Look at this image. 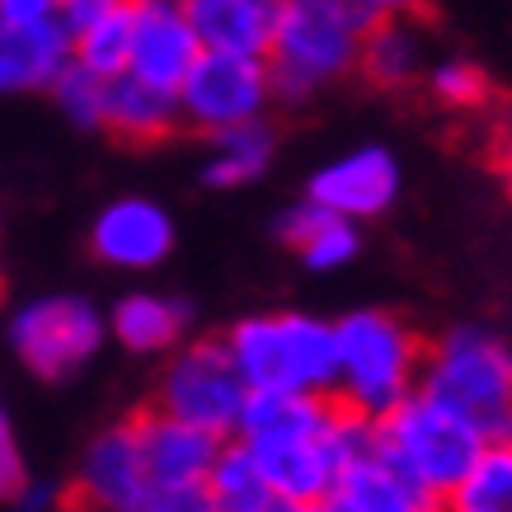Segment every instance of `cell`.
Here are the masks:
<instances>
[{
	"instance_id": "1",
	"label": "cell",
	"mask_w": 512,
	"mask_h": 512,
	"mask_svg": "<svg viewBox=\"0 0 512 512\" xmlns=\"http://www.w3.org/2000/svg\"><path fill=\"white\" fill-rule=\"evenodd\" d=\"M334 357V400L367 423L419 390L423 339L390 311L367 306L334 320Z\"/></svg>"
},
{
	"instance_id": "2",
	"label": "cell",
	"mask_w": 512,
	"mask_h": 512,
	"mask_svg": "<svg viewBox=\"0 0 512 512\" xmlns=\"http://www.w3.org/2000/svg\"><path fill=\"white\" fill-rule=\"evenodd\" d=\"M372 29L348 0H278V24L268 43L273 99L301 104L325 85L357 71L362 33Z\"/></svg>"
},
{
	"instance_id": "3",
	"label": "cell",
	"mask_w": 512,
	"mask_h": 512,
	"mask_svg": "<svg viewBox=\"0 0 512 512\" xmlns=\"http://www.w3.org/2000/svg\"><path fill=\"white\" fill-rule=\"evenodd\" d=\"M221 343L249 390L334 395V320L306 311H264L235 320Z\"/></svg>"
},
{
	"instance_id": "4",
	"label": "cell",
	"mask_w": 512,
	"mask_h": 512,
	"mask_svg": "<svg viewBox=\"0 0 512 512\" xmlns=\"http://www.w3.org/2000/svg\"><path fill=\"white\" fill-rule=\"evenodd\" d=\"M367 447L386 466L400 470L404 480H414L419 489L442 498L466 480V470L480 461L489 437H484L480 423L461 419L456 409L414 390V395H404L395 409H386L372 423V442Z\"/></svg>"
},
{
	"instance_id": "5",
	"label": "cell",
	"mask_w": 512,
	"mask_h": 512,
	"mask_svg": "<svg viewBox=\"0 0 512 512\" xmlns=\"http://www.w3.org/2000/svg\"><path fill=\"white\" fill-rule=\"evenodd\" d=\"M367 442H372V423L348 414V409L329 395L301 428L264 437V442H245V447L254 451V461L264 466L273 494L315 508V503H325V498L334 494L339 475L367 451Z\"/></svg>"
},
{
	"instance_id": "6",
	"label": "cell",
	"mask_w": 512,
	"mask_h": 512,
	"mask_svg": "<svg viewBox=\"0 0 512 512\" xmlns=\"http://www.w3.org/2000/svg\"><path fill=\"white\" fill-rule=\"evenodd\" d=\"M419 390L489 433V423L512 404V348L480 325L447 329L433 348H423Z\"/></svg>"
},
{
	"instance_id": "7",
	"label": "cell",
	"mask_w": 512,
	"mask_h": 512,
	"mask_svg": "<svg viewBox=\"0 0 512 512\" xmlns=\"http://www.w3.org/2000/svg\"><path fill=\"white\" fill-rule=\"evenodd\" d=\"M109 339V320L85 296H38L10 315V348L38 381H66Z\"/></svg>"
},
{
	"instance_id": "8",
	"label": "cell",
	"mask_w": 512,
	"mask_h": 512,
	"mask_svg": "<svg viewBox=\"0 0 512 512\" xmlns=\"http://www.w3.org/2000/svg\"><path fill=\"white\" fill-rule=\"evenodd\" d=\"M249 386L235 372L221 339H184L170 353V367L156 386V409L170 419H184L212 437H235V419Z\"/></svg>"
},
{
	"instance_id": "9",
	"label": "cell",
	"mask_w": 512,
	"mask_h": 512,
	"mask_svg": "<svg viewBox=\"0 0 512 512\" xmlns=\"http://www.w3.org/2000/svg\"><path fill=\"white\" fill-rule=\"evenodd\" d=\"M179 123L198 127L207 137L231 132L245 123H264L268 104H273V80H268L264 57H221V52H202L193 71L179 80Z\"/></svg>"
},
{
	"instance_id": "10",
	"label": "cell",
	"mask_w": 512,
	"mask_h": 512,
	"mask_svg": "<svg viewBox=\"0 0 512 512\" xmlns=\"http://www.w3.org/2000/svg\"><path fill=\"white\" fill-rule=\"evenodd\" d=\"M127 33V76L160 90H179V80L202 57L184 0H127Z\"/></svg>"
},
{
	"instance_id": "11",
	"label": "cell",
	"mask_w": 512,
	"mask_h": 512,
	"mask_svg": "<svg viewBox=\"0 0 512 512\" xmlns=\"http://www.w3.org/2000/svg\"><path fill=\"white\" fill-rule=\"evenodd\" d=\"M400 184H404L400 160L390 156L386 146H357V151L329 160V165H320V170L311 174L306 198L320 202L334 217L362 226V221H372L395 207Z\"/></svg>"
},
{
	"instance_id": "12",
	"label": "cell",
	"mask_w": 512,
	"mask_h": 512,
	"mask_svg": "<svg viewBox=\"0 0 512 512\" xmlns=\"http://www.w3.org/2000/svg\"><path fill=\"white\" fill-rule=\"evenodd\" d=\"M90 249H94V259L109 268L151 273V268H160L170 259V249H174L170 207H160L156 198H141V193L113 198L90 221Z\"/></svg>"
},
{
	"instance_id": "13",
	"label": "cell",
	"mask_w": 512,
	"mask_h": 512,
	"mask_svg": "<svg viewBox=\"0 0 512 512\" xmlns=\"http://www.w3.org/2000/svg\"><path fill=\"white\" fill-rule=\"evenodd\" d=\"M146 489H151V475L141 466L137 428L127 419V423L104 428L85 447L76 484H71V498H76L80 512H137Z\"/></svg>"
},
{
	"instance_id": "14",
	"label": "cell",
	"mask_w": 512,
	"mask_h": 512,
	"mask_svg": "<svg viewBox=\"0 0 512 512\" xmlns=\"http://www.w3.org/2000/svg\"><path fill=\"white\" fill-rule=\"evenodd\" d=\"M137 447H141V466L151 475V484H198L207 480V470L217 461L221 451V437L202 433L193 423L184 419H170V414H160L156 404L151 409H141L137 419Z\"/></svg>"
},
{
	"instance_id": "15",
	"label": "cell",
	"mask_w": 512,
	"mask_h": 512,
	"mask_svg": "<svg viewBox=\"0 0 512 512\" xmlns=\"http://www.w3.org/2000/svg\"><path fill=\"white\" fill-rule=\"evenodd\" d=\"M202 52L221 57H268L278 0H184Z\"/></svg>"
},
{
	"instance_id": "16",
	"label": "cell",
	"mask_w": 512,
	"mask_h": 512,
	"mask_svg": "<svg viewBox=\"0 0 512 512\" xmlns=\"http://www.w3.org/2000/svg\"><path fill=\"white\" fill-rule=\"evenodd\" d=\"M99 127L113 132L118 141L146 146V141H165L179 127V99L174 90L146 85L137 76H109L104 80V104H99Z\"/></svg>"
},
{
	"instance_id": "17",
	"label": "cell",
	"mask_w": 512,
	"mask_h": 512,
	"mask_svg": "<svg viewBox=\"0 0 512 512\" xmlns=\"http://www.w3.org/2000/svg\"><path fill=\"white\" fill-rule=\"evenodd\" d=\"M278 235L296 249V259L311 273H339L362 254V231L357 221H343L325 212L320 202L301 198L278 217Z\"/></svg>"
},
{
	"instance_id": "18",
	"label": "cell",
	"mask_w": 512,
	"mask_h": 512,
	"mask_svg": "<svg viewBox=\"0 0 512 512\" xmlns=\"http://www.w3.org/2000/svg\"><path fill=\"white\" fill-rule=\"evenodd\" d=\"M109 339H118L127 353L156 357V353H174L188 339V306L179 296L165 292H127L118 296V306L109 315Z\"/></svg>"
},
{
	"instance_id": "19",
	"label": "cell",
	"mask_w": 512,
	"mask_h": 512,
	"mask_svg": "<svg viewBox=\"0 0 512 512\" xmlns=\"http://www.w3.org/2000/svg\"><path fill=\"white\" fill-rule=\"evenodd\" d=\"M66 66H71V38L62 24H43V29L0 24V94L52 90V80Z\"/></svg>"
},
{
	"instance_id": "20",
	"label": "cell",
	"mask_w": 512,
	"mask_h": 512,
	"mask_svg": "<svg viewBox=\"0 0 512 512\" xmlns=\"http://www.w3.org/2000/svg\"><path fill=\"white\" fill-rule=\"evenodd\" d=\"M334 498H343L353 512H442V503H437L428 489H419L414 480H404L400 470L386 466L372 447L339 475Z\"/></svg>"
},
{
	"instance_id": "21",
	"label": "cell",
	"mask_w": 512,
	"mask_h": 512,
	"mask_svg": "<svg viewBox=\"0 0 512 512\" xmlns=\"http://www.w3.org/2000/svg\"><path fill=\"white\" fill-rule=\"evenodd\" d=\"M273 127L268 123H245L231 132H217L202 160V184L207 188H249L254 179H264L268 160H273Z\"/></svg>"
},
{
	"instance_id": "22",
	"label": "cell",
	"mask_w": 512,
	"mask_h": 512,
	"mask_svg": "<svg viewBox=\"0 0 512 512\" xmlns=\"http://www.w3.org/2000/svg\"><path fill=\"white\" fill-rule=\"evenodd\" d=\"M357 71L381 85V90H400L423 71V43L404 19H381L362 33V52H357Z\"/></svg>"
},
{
	"instance_id": "23",
	"label": "cell",
	"mask_w": 512,
	"mask_h": 512,
	"mask_svg": "<svg viewBox=\"0 0 512 512\" xmlns=\"http://www.w3.org/2000/svg\"><path fill=\"white\" fill-rule=\"evenodd\" d=\"M207 494H212V503H217V512H259L264 503H273V484H268L264 466L254 461V451L245 447V442H235V437H226L217 451V461H212V470H207Z\"/></svg>"
},
{
	"instance_id": "24",
	"label": "cell",
	"mask_w": 512,
	"mask_h": 512,
	"mask_svg": "<svg viewBox=\"0 0 512 512\" xmlns=\"http://www.w3.org/2000/svg\"><path fill=\"white\" fill-rule=\"evenodd\" d=\"M437 503L442 512H512V447H484L466 480Z\"/></svg>"
},
{
	"instance_id": "25",
	"label": "cell",
	"mask_w": 512,
	"mask_h": 512,
	"mask_svg": "<svg viewBox=\"0 0 512 512\" xmlns=\"http://www.w3.org/2000/svg\"><path fill=\"white\" fill-rule=\"evenodd\" d=\"M127 43H132V33H127V5H123L118 15L99 19V24H90L85 33L71 38V62L85 66V71H94L99 80L123 76L127 71Z\"/></svg>"
},
{
	"instance_id": "26",
	"label": "cell",
	"mask_w": 512,
	"mask_h": 512,
	"mask_svg": "<svg viewBox=\"0 0 512 512\" xmlns=\"http://www.w3.org/2000/svg\"><path fill=\"white\" fill-rule=\"evenodd\" d=\"M52 99H57V109L71 118L76 127H99V104H104V80L85 71V66H66L62 76L52 80Z\"/></svg>"
},
{
	"instance_id": "27",
	"label": "cell",
	"mask_w": 512,
	"mask_h": 512,
	"mask_svg": "<svg viewBox=\"0 0 512 512\" xmlns=\"http://www.w3.org/2000/svg\"><path fill=\"white\" fill-rule=\"evenodd\" d=\"M428 85H433V94L447 109H475V104L489 99V80H484V71L475 62H466V57L437 62L433 71H428Z\"/></svg>"
},
{
	"instance_id": "28",
	"label": "cell",
	"mask_w": 512,
	"mask_h": 512,
	"mask_svg": "<svg viewBox=\"0 0 512 512\" xmlns=\"http://www.w3.org/2000/svg\"><path fill=\"white\" fill-rule=\"evenodd\" d=\"M137 512H217L207 484H151L146 498L137 503Z\"/></svg>"
},
{
	"instance_id": "29",
	"label": "cell",
	"mask_w": 512,
	"mask_h": 512,
	"mask_svg": "<svg viewBox=\"0 0 512 512\" xmlns=\"http://www.w3.org/2000/svg\"><path fill=\"white\" fill-rule=\"evenodd\" d=\"M24 484H29V466H24V451H19L15 423L0 404V503H15Z\"/></svg>"
},
{
	"instance_id": "30",
	"label": "cell",
	"mask_w": 512,
	"mask_h": 512,
	"mask_svg": "<svg viewBox=\"0 0 512 512\" xmlns=\"http://www.w3.org/2000/svg\"><path fill=\"white\" fill-rule=\"evenodd\" d=\"M123 5L127 0H57V24L66 29V38H76V33H85L99 19L118 15Z\"/></svg>"
},
{
	"instance_id": "31",
	"label": "cell",
	"mask_w": 512,
	"mask_h": 512,
	"mask_svg": "<svg viewBox=\"0 0 512 512\" xmlns=\"http://www.w3.org/2000/svg\"><path fill=\"white\" fill-rule=\"evenodd\" d=\"M0 24L5 29H43V24H57V0H0Z\"/></svg>"
},
{
	"instance_id": "32",
	"label": "cell",
	"mask_w": 512,
	"mask_h": 512,
	"mask_svg": "<svg viewBox=\"0 0 512 512\" xmlns=\"http://www.w3.org/2000/svg\"><path fill=\"white\" fill-rule=\"evenodd\" d=\"M348 5H353L367 24H381V19H404L409 10H419L423 0H348Z\"/></svg>"
},
{
	"instance_id": "33",
	"label": "cell",
	"mask_w": 512,
	"mask_h": 512,
	"mask_svg": "<svg viewBox=\"0 0 512 512\" xmlns=\"http://www.w3.org/2000/svg\"><path fill=\"white\" fill-rule=\"evenodd\" d=\"M57 503H62V489L47 484V480H33V475L15 498V508H24V512H47V508H57Z\"/></svg>"
},
{
	"instance_id": "34",
	"label": "cell",
	"mask_w": 512,
	"mask_h": 512,
	"mask_svg": "<svg viewBox=\"0 0 512 512\" xmlns=\"http://www.w3.org/2000/svg\"><path fill=\"white\" fill-rule=\"evenodd\" d=\"M484 437H489V447H512V404L498 414L494 423H489V433Z\"/></svg>"
},
{
	"instance_id": "35",
	"label": "cell",
	"mask_w": 512,
	"mask_h": 512,
	"mask_svg": "<svg viewBox=\"0 0 512 512\" xmlns=\"http://www.w3.org/2000/svg\"><path fill=\"white\" fill-rule=\"evenodd\" d=\"M259 512H311L306 503H292V498H273V503H264Z\"/></svg>"
},
{
	"instance_id": "36",
	"label": "cell",
	"mask_w": 512,
	"mask_h": 512,
	"mask_svg": "<svg viewBox=\"0 0 512 512\" xmlns=\"http://www.w3.org/2000/svg\"><path fill=\"white\" fill-rule=\"evenodd\" d=\"M311 512H353V508H348V503H343V498H334V494H329L325 503H315Z\"/></svg>"
},
{
	"instance_id": "37",
	"label": "cell",
	"mask_w": 512,
	"mask_h": 512,
	"mask_svg": "<svg viewBox=\"0 0 512 512\" xmlns=\"http://www.w3.org/2000/svg\"><path fill=\"white\" fill-rule=\"evenodd\" d=\"M76 512H80V508H76Z\"/></svg>"
}]
</instances>
